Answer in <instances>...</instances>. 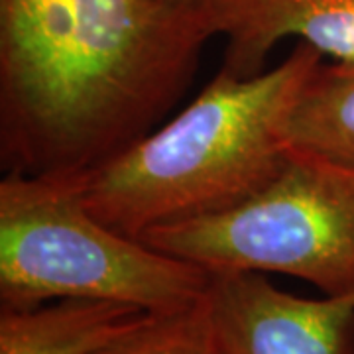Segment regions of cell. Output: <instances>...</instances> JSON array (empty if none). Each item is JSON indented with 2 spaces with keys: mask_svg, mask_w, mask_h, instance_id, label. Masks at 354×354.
<instances>
[{
  "mask_svg": "<svg viewBox=\"0 0 354 354\" xmlns=\"http://www.w3.org/2000/svg\"><path fill=\"white\" fill-rule=\"evenodd\" d=\"M211 274L104 225L83 176L6 174L0 181V307L101 299L146 313L201 301Z\"/></svg>",
  "mask_w": 354,
  "mask_h": 354,
  "instance_id": "obj_3",
  "label": "cell"
},
{
  "mask_svg": "<svg viewBox=\"0 0 354 354\" xmlns=\"http://www.w3.org/2000/svg\"><path fill=\"white\" fill-rule=\"evenodd\" d=\"M207 305L221 354H354V293L299 297L260 272H216Z\"/></svg>",
  "mask_w": 354,
  "mask_h": 354,
  "instance_id": "obj_5",
  "label": "cell"
},
{
  "mask_svg": "<svg viewBox=\"0 0 354 354\" xmlns=\"http://www.w3.org/2000/svg\"><path fill=\"white\" fill-rule=\"evenodd\" d=\"M209 38L193 0H0L4 171L106 164L171 111Z\"/></svg>",
  "mask_w": 354,
  "mask_h": 354,
  "instance_id": "obj_1",
  "label": "cell"
},
{
  "mask_svg": "<svg viewBox=\"0 0 354 354\" xmlns=\"http://www.w3.org/2000/svg\"><path fill=\"white\" fill-rule=\"evenodd\" d=\"M91 354H221L207 293L179 311L146 313L138 325Z\"/></svg>",
  "mask_w": 354,
  "mask_h": 354,
  "instance_id": "obj_9",
  "label": "cell"
},
{
  "mask_svg": "<svg viewBox=\"0 0 354 354\" xmlns=\"http://www.w3.org/2000/svg\"><path fill=\"white\" fill-rule=\"evenodd\" d=\"M142 241L209 274H283L323 295H353L354 167L290 150L278 176L248 201L153 228Z\"/></svg>",
  "mask_w": 354,
  "mask_h": 354,
  "instance_id": "obj_4",
  "label": "cell"
},
{
  "mask_svg": "<svg viewBox=\"0 0 354 354\" xmlns=\"http://www.w3.org/2000/svg\"><path fill=\"white\" fill-rule=\"evenodd\" d=\"M213 36L225 38L221 69L254 77L270 51L297 38L323 57L354 62V0H199Z\"/></svg>",
  "mask_w": 354,
  "mask_h": 354,
  "instance_id": "obj_6",
  "label": "cell"
},
{
  "mask_svg": "<svg viewBox=\"0 0 354 354\" xmlns=\"http://www.w3.org/2000/svg\"><path fill=\"white\" fill-rule=\"evenodd\" d=\"M193 2H199V0H193Z\"/></svg>",
  "mask_w": 354,
  "mask_h": 354,
  "instance_id": "obj_10",
  "label": "cell"
},
{
  "mask_svg": "<svg viewBox=\"0 0 354 354\" xmlns=\"http://www.w3.org/2000/svg\"><path fill=\"white\" fill-rule=\"evenodd\" d=\"M146 311L101 299L0 307V354H91L138 325Z\"/></svg>",
  "mask_w": 354,
  "mask_h": 354,
  "instance_id": "obj_7",
  "label": "cell"
},
{
  "mask_svg": "<svg viewBox=\"0 0 354 354\" xmlns=\"http://www.w3.org/2000/svg\"><path fill=\"white\" fill-rule=\"evenodd\" d=\"M290 150L354 167V62H323L291 102L283 124Z\"/></svg>",
  "mask_w": 354,
  "mask_h": 354,
  "instance_id": "obj_8",
  "label": "cell"
},
{
  "mask_svg": "<svg viewBox=\"0 0 354 354\" xmlns=\"http://www.w3.org/2000/svg\"><path fill=\"white\" fill-rule=\"evenodd\" d=\"M321 62L319 51L297 41L281 64L258 75L241 79L218 69L164 127L83 174L87 209L142 241L153 228L248 201L286 164V116Z\"/></svg>",
  "mask_w": 354,
  "mask_h": 354,
  "instance_id": "obj_2",
  "label": "cell"
}]
</instances>
